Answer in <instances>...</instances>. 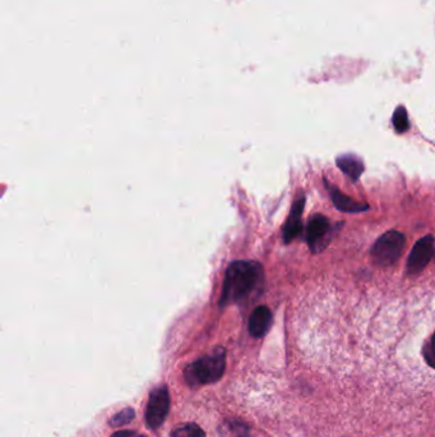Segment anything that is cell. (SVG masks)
<instances>
[{"mask_svg":"<svg viewBox=\"0 0 435 437\" xmlns=\"http://www.w3.org/2000/svg\"><path fill=\"white\" fill-rule=\"evenodd\" d=\"M171 437H206V434L198 424L186 423L171 432Z\"/></svg>","mask_w":435,"mask_h":437,"instance_id":"obj_12","label":"cell"},{"mask_svg":"<svg viewBox=\"0 0 435 437\" xmlns=\"http://www.w3.org/2000/svg\"><path fill=\"white\" fill-rule=\"evenodd\" d=\"M110 437H143L140 436L138 434H136V432H133V431H119L117 434H114L113 436Z\"/></svg>","mask_w":435,"mask_h":437,"instance_id":"obj_16","label":"cell"},{"mask_svg":"<svg viewBox=\"0 0 435 437\" xmlns=\"http://www.w3.org/2000/svg\"><path fill=\"white\" fill-rule=\"evenodd\" d=\"M304 203H305V198L302 196L293 205L291 214H290L288 221L284 227V232H282L284 241L286 243L294 241L299 233L302 232V227H303L302 225V214H303Z\"/></svg>","mask_w":435,"mask_h":437,"instance_id":"obj_8","label":"cell"},{"mask_svg":"<svg viewBox=\"0 0 435 437\" xmlns=\"http://www.w3.org/2000/svg\"><path fill=\"white\" fill-rule=\"evenodd\" d=\"M226 367V351L224 348H216L215 351L201 357L190 363L186 371L184 377L190 386H199L218 381Z\"/></svg>","mask_w":435,"mask_h":437,"instance_id":"obj_2","label":"cell"},{"mask_svg":"<svg viewBox=\"0 0 435 437\" xmlns=\"http://www.w3.org/2000/svg\"><path fill=\"white\" fill-rule=\"evenodd\" d=\"M265 279L262 266L256 261H235L227 267L220 305L239 303L261 288Z\"/></svg>","mask_w":435,"mask_h":437,"instance_id":"obj_1","label":"cell"},{"mask_svg":"<svg viewBox=\"0 0 435 437\" xmlns=\"http://www.w3.org/2000/svg\"><path fill=\"white\" fill-rule=\"evenodd\" d=\"M327 189L331 195V198L334 201V206L338 209V210L345 211V212H361V211H366L369 209V206L366 203L358 202L355 200H352L350 197H347L346 195H343L342 192H340L337 188L334 186H331L327 183Z\"/></svg>","mask_w":435,"mask_h":437,"instance_id":"obj_9","label":"cell"},{"mask_svg":"<svg viewBox=\"0 0 435 437\" xmlns=\"http://www.w3.org/2000/svg\"><path fill=\"white\" fill-rule=\"evenodd\" d=\"M134 415H136V413H134V411H133L132 408H125L124 411L119 412V413L115 414V415L111 418L110 424H111L113 427H122V426H124V424H128L129 422H132Z\"/></svg>","mask_w":435,"mask_h":437,"instance_id":"obj_14","label":"cell"},{"mask_svg":"<svg viewBox=\"0 0 435 437\" xmlns=\"http://www.w3.org/2000/svg\"><path fill=\"white\" fill-rule=\"evenodd\" d=\"M434 256V237L427 235L415 243L407 260V273L410 275L419 273L427 267Z\"/></svg>","mask_w":435,"mask_h":437,"instance_id":"obj_5","label":"cell"},{"mask_svg":"<svg viewBox=\"0 0 435 437\" xmlns=\"http://www.w3.org/2000/svg\"><path fill=\"white\" fill-rule=\"evenodd\" d=\"M422 354H424V358H425V362H427V365L430 367L435 368V331L434 334L430 337V340L425 344Z\"/></svg>","mask_w":435,"mask_h":437,"instance_id":"obj_15","label":"cell"},{"mask_svg":"<svg viewBox=\"0 0 435 437\" xmlns=\"http://www.w3.org/2000/svg\"><path fill=\"white\" fill-rule=\"evenodd\" d=\"M272 324V313L268 307L259 305L249 317V333L254 337H262L267 334Z\"/></svg>","mask_w":435,"mask_h":437,"instance_id":"obj_7","label":"cell"},{"mask_svg":"<svg viewBox=\"0 0 435 437\" xmlns=\"http://www.w3.org/2000/svg\"><path fill=\"white\" fill-rule=\"evenodd\" d=\"M249 427L239 420H229L220 427L221 437H248Z\"/></svg>","mask_w":435,"mask_h":437,"instance_id":"obj_11","label":"cell"},{"mask_svg":"<svg viewBox=\"0 0 435 437\" xmlns=\"http://www.w3.org/2000/svg\"><path fill=\"white\" fill-rule=\"evenodd\" d=\"M170 409V395L166 386H158L151 392L146 411V422L151 429H158Z\"/></svg>","mask_w":435,"mask_h":437,"instance_id":"obj_4","label":"cell"},{"mask_svg":"<svg viewBox=\"0 0 435 437\" xmlns=\"http://www.w3.org/2000/svg\"><path fill=\"white\" fill-rule=\"evenodd\" d=\"M404 247V235L396 230H389L374 243L372 257L377 265L384 267L393 265L401 257Z\"/></svg>","mask_w":435,"mask_h":437,"instance_id":"obj_3","label":"cell"},{"mask_svg":"<svg viewBox=\"0 0 435 437\" xmlns=\"http://www.w3.org/2000/svg\"><path fill=\"white\" fill-rule=\"evenodd\" d=\"M393 125H395V129L398 133L406 132L409 129V127H410L407 113H406V109L402 108V106H400L395 111V114H393Z\"/></svg>","mask_w":435,"mask_h":437,"instance_id":"obj_13","label":"cell"},{"mask_svg":"<svg viewBox=\"0 0 435 437\" xmlns=\"http://www.w3.org/2000/svg\"><path fill=\"white\" fill-rule=\"evenodd\" d=\"M337 165L350 180H358L364 172L363 161L355 155H342L337 159Z\"/></svg>","mask_w":435,"mask_h":437,"instance_id":"obj_10","label":"cell"},{"mask_svg":"<svg viewBox=\"0 0 435 437\" xmlns=\"http://www.w3.org/2000/svg\"><path fill=\"white\" fill-rule=\"evenodd\" d=\"M329 232L331 224L326 216L319 214L311 216L306 228V239L313 252H318L326 247L329 242Z\"/></svg>","mask_w":435,"mask_h":437,"instance_id":"obj_6","label":"cell"}]
</instances>
